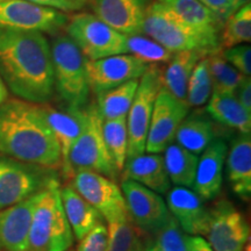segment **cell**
Segmentation results:
<instances>
[{
    "instance_id": "f546056e",
    "label": "cell",
    "mask_w": 251,
    "mask_h": 251,
    "mask_svg": "<svg viewBox=\"0 0 251 251\" xmlns=\"http://www.w3.org/2000/svg\"><path fill=\"white\" fill-rule=\"evenodd\" d=\"M107 251H144L150 242H147V235L137 228L130 219L109 222Z\"/></svg>"
},
{
    "instance_id": "52a82bcc",
    "label": "cell",
    "mask_w": 251,
    "mask_h": 251,
    "mask_svg": "<svg viewBox=\"0 0 251 251\" xmlns=\"http://www.w3.org/2000/svg\"><path fill=\"white\" fill-rule=\"evenodd\" d=\"M67 33L87 61L127 54L126 35L94 14L75 15L67 25Z\"/></svg>"
},
{
    "instance_id": "f6af8a7d",
    "label": "cell",
    "mask_w": 251,
    "mask_h": 251,
    "mask_svg": "<svg viewBox=\"0 0 251 251\" xmlns=\"http://www.w3.org/2000/svg\"><path fill=\"white\" fill-rule=\"evenodd\" d=\"M144 251H159V250H158V248L155 246V243L150 242L148 246H147L146 249H144Z\"/></svg>"
},
{
    "instance_id": "5bb4252c",
    "label": "cell",
    "mask_w": 251,
    "mask_h": 251,
    "mask_svg": "<svg viewBox=\"0 0 251 251\" xmlns=\"http://www.w3.org/2000/svg\"><path fill=\"white\" fill-rule=\"evenodd\" d=\"M128 216L130 221L148 235H153L170 218V212L163 198L133 180H122Z\"/></svg>"
},
{
    "instance_id": "5b68a950",
    "label": "cell",
    "mask_w": 251,
    "mask_h": 251,
    "mask_svg": "<svg viewBox=\"0 0 251 251\" xmlns=\"http://www.w3.org/2000/svg\"><path fill=\"white\" fill-rule=\"evenodd\" d=\"M55 89L69 106L81 108L90 94L86 58L68 35L55 37L50 45Z\"/></svg>"
},
{
    "instance_id": "3957f363",
    "label": "cell",
    "mask_w": 251,
    "mask_h": 251,
    "mask_svg": "<svg viewBox=\"0 0 251 251\" xmlns=\"http://www.w3.org/2000/svg\"><path fill=\"white\" fill-rule=\"evenodd\" d=\"M141 31L172 54L196 51L208 56L218 52L221 47V37L208 35L188 26L156 0L147 8Z\"/></svg>"
},
{
    "instance_id": "ba28073f",
    "label": "cell",
    "mask_w": 251,
    "mask_h": 251,
    "mask_svg": "<svg viewBox=\"0 0 251 251\" xmlns=\"http://www.w3.org/2000/svg\"><path fill=\"white\" fill-rule=\"evenodd\" d=\"M162 74L158 69L150 67L140 78L139 87L127 114L128 151L127 159L146 152L150 119L157 93L162 87Z\"/></svg>"
},
{
    "instance_id": "9a60e30c",
    "label": "cell",
    "mask_w": 251,
    "mask_h": 251,
    "mask_svg": "<svg viewBox=\"0 0 251 251\" xmlns=\"http://www.w3.org/2000/svg\"><path fill=\"white\" fill-rule=\"evenodd\" d=\"M151 65L133 55H114L87 61L86 71L90 90L96 94L114 89L133 79H140Z\"/></svg>"
},
{
    "instance_id": "7bdbcfd3",
    "label": "cell",
    "mask_w": 251,
    "mask_h": 251,
    "mask_svg": "<svg viewBox=\"0 0 251 251\" xmlns=\"http://www.w3.org/2000/svg\"><path fill=\"white\" fill-rule=\"evenodd\" d=\"M8 98V90L7 87L5 86L4 81H2L1 78H0V105L5 101L6 99Z\"/></svg>"
},
{
    "instance_id": "8d00e7d4",
    "label": "cell",
    "mask_w": 251,
    "mask_h": 251,
    "mask_svg": "<svg viewBox=\"0 0 251 251\" xmlns=\"http://www.w3.org/2000/svg\"><path fill=\"white\" fill-rule=\"evenodd\" d=\"M220 54L243 76H251V47L249 43L226 48Z\"/></svg>"
},
{
    "instance_id": "1f68e13d",
    "label": "cell",
    "mask_w": 251,
    "mask_h": 251,
    "mask_svg": "<svg viewBox=\"0 0 251 251\" xmlns=\"http://www.w3.org/2000/svg\"><path fill=\"white\" fill-rule=\"evenodd\" d=\"M222 45L230 48L251 41V2L247 0L240 8L231 14L221 31Z\"/></svg>"
},
{
    "instance_id": "484cf974",
    "label": "cell",
    "mask_w": 251,
    "mask_h": 251,
    "mask_svg": "<svg viewBox=\"0 0 251 251\" xmlns=\"http://www.w3.org/2000/svg\"><path fill=\"white\" fill-rule=\"evenodd\" d=\"M206 55L196 51L176 52L162 75V86L179 100L186 101L187 85L194 67Z\"/></svg>"
},
{
    "instance_id": "8992f818",
    "label": "cell",
    "mask_w": 251,
    "mask_h": 251,
    "mask_svg": "<svg viewBox=\"0 0 251 251\" xmlns=\"http://www.w3.org/2000/svg\"><path fill=\"white\" fill-rule=\"evenodd\" d=\"M102 118L97 105L85 109V124L69 153L72 172L89 170L114 180L118 171L113 165L102 136Z\"/></svg>"
},
{
    "instance_id": "f35d334b",
    "label": "cell",
    "mask_w": 251,
    "mask_h": 251,
    "mask_svg": "<svg viewBox=\"0 0 251 251\" xmlns=\"http://www.w3.org/2000/svg\"><path fill=\"white\" fill-rule=\"evenodd\" d=\"M201 4L214 13L220 20H226L234 14L247 0H199Z\"/></svg>"
},
{
    "instance_id": "74e56055",
    "label": "cell",
    "mask_w": 251,
    "mask_h": 251,
    "mask_svg": "<svg viewBox=\"0 0 251 251\" xmlns=\"http://www.w3.org/2000/svg\"><path fill=\"white\" fill-rule=\"evenodd\" d=\"M108 231L105 225L93 227L83 238L78 241L76 251H107Z\"/></svg>"
},
{
    "instance_id": "f1b7e54d",
    "label": "cell",
    "mask_w": 251,
    "mask_h": 251,
    "mask_svg": "<svg viewBox=\"0 0 251 251\" xmlns=\"http://www.w3.org/2000/svg\"><path fill=\"white\" fill-rule=\"evenodd\" d=\"M139 80L133 79L126 81L114 89L97 94L98 96L97 108L103 121L127 117L139 87Z\"/></svg>"
},
{
    "instance_id": "d590c367",
    "label": "cell",
    "mask_w": 251,
    "mask_h": 251,
    "mask_svg": "<svg viewBox=\"0 0 251 251\" xmlns=\"http://www.w3.org/2000/svg\"><path fill=\"white\" fill-rule=\"evenodd\" d=\"M153 243L159 251H186L188 235L181 229L177 220L172 215L153 234Z\"/></svg>"
},
{
    "instance_id": "d4e9b609",
    "label": "cell",
    "mask_w": 251,
    "mask_h": 251,
    "mask_svg": "<svg viewBox=\"0 0 251 251\" xmlns=\"http://www.w3.org/2000/svg\"><path fill=\"white\" fill-rule=\"evenodd\" d=\"M206 111L216 122L240 131L250 134L251 113L241 105L235 94L213 92Z\"/></svg>"
},
{
    "instance_id": "836d02e7",
    "label": "cell",
    "mask_w": 251,
    "mask_h": 251,
    "mask_svg": "<svg viewBox=\"0 0 251 251\" xmlns=\"http://www.w3.org/2000/svg\"><path fill=\"white\" fill-rule=\"evenodd\" d=\"M213 93V81L208 59L202 57L194 67L187 85L186 102L190 107H199L208 102Z\"/></svg>"
},
{
    "instance_id": "b9f144b4",
    "label": "cell",
    "mask_w": 251,
    "mask_h": 251,
    "mask_svg": "<svg viewBox=\"0 0 251 251\" xmlns=\"http://www.w3.org/2000/svg\"><path fill=\"white\" fill-rule=\"evenodd\" d=\"M186 251H214L209 243L201 236H190L187 237Z\"/></svg>"
},
{
    "instance_id": "8fae6325",
    "label": "cell",
    "mask_w": 251,
    "mask_h": 251,
    "mask_svg": "<svg viewBox=\"0 0 251 251\" xmlns=\"http://www.w3.org/2000/svg\"><path fill=\"white\" fill-rule=\"evenodd\" d=\"M208 229L205 236L214 251H244L249 242L250 227L246 216L233 203L220 200L209 208Z\"/></svg>"
},
{
    "instance_id": "30bf717a",
    "label": "cell",
    "mask_w": 251,
    "mask_h": 251,
    "mask_svg": "<svg viewBox=\"0 0 251 251\" xmlns=\"http://www.w3.org/2000/svg\"><path fill=\"white\" fill-rule=\"evenodd\" d=\"M72 187L108 222L128 219L121 188L111 178L89 170L75 172Z\"/></svg>"
},
{
    "instance_id": "9c48e42d",
    "label": "cell",
    "mask_w": 251,
    "mask_h": 251,
    "mask_svg": "<svg viewBox=\"0 0 251 251\" xmlns=\"http://www.w3.org/2000/svg\"><path fill=\"white\" fill-rule=\"evenodd\" d=\"M50 169L0 155V209L40 192L52 179Z\"/></svg>"
},
{
    "instance_id": "ab89813d",
    "label": "cell",
    "mask_w": 251,
    "mask_h": 251,
    "mask_svg": "<svg viewBox=\"0 0 251 251\" xmlns=\"http://www.w3.org/2000/svg\"><path fill=\"white\" fill-rule=\"evenodd\" d=\"M26 1L41 6V7L62 12V13H69V12H75L80 9L71 0H26Z\"/></svg>"
},
{
    "instance_id": "4316f807",
    "label": "cell",
    "mask_w": 251,
    "mask_h": 251,
    "mask_svg": "<svg viewBox=\"0 0 251 251\" xmlns=\"http://www.w3.org/2000/svg\"><path fill=\"white\" fill-rule=\"evenodd\" d=\"M175 140L181 148L194 155H200L215 140V128L211 121L203 117L191 115L180 124Z\"/></svg>"
},
{
    "instance_id": "e0dca14e",
    "label": "cell",
    "mask_w": 251,
    "mask_h": 251,
    "mask_svg": "<svg viewBox=\"0 0 251 251\" xmlns=\"http://www.w3.org/2000/svg\"><path fill=\"white\" fill-rule=\"evenodd\" d=\"M41 191L17 205L0 209V251H27L31 219Z\"/></svg>"
},
{
    "instance_id": "277c9868",
    "label": "cell",
    "mask_w": 251,
    "mask_h": 251,
    "mask_svg": "<svg viewBox=\"0 0 251 251\" xmlns=\"http://www.w3.org/2000/svg\"><path fill=\"white\" fill-rule=\"evenodd\" d=\"M56 178L47 184L33 213L27 251H68L74 244V233L62 206Z\"/></svg>"
},
{
    "instance_id": "ffe728a7",
    "label": "cell",
    "mask_w": 251,
    "mask_h": 251,
    "mask_svg": "<svg viewBox=\"0 0 251 251\" xmlns=\"http://www.w3.org/2000/svg\"><path fill=\"white\" fill-rule=\"evenodd\" d=\"M228 147L224 140L212 141L198 161L196 178L192 185L193 191L203 201L215 199L222 187V174L227 156Z\"/></svg>"
},
{
    "instance_id": "7402d4cb",
    "label": "cell",
    "mask_w": 251,
    "mask_h": 251,
    "mask_svg": "<svg viewBox=\"0 0 251 251\" xmlns=\"http://www.w3.org/2000/svg\"><path fill=\"white\" fill-rule=\"evenodd\" d=\"M227 179L231 190L247 201L251 197V137L240 134L230 144L226 156Z\"/></svg>"
},
{
    "instance_id": "ac0fdd59",
    "label": "cell",
    "mask_w": 251,
    "mask_h": 251,
    "mask_svg": "<svg viewBox=\"0 0 251 251\" xmlns=\"http://www.w3.org/2000/svg\"><path fill=\"white\" fill-rule=\"evenodd\" d=\"M166 207L185 233L205 236L211 213L194 191L181 186L170 188L166 194Z\"/></svg>"
},
{
    "instance_id": "44dd1931",
    "label": "cell",
    "mask_w": 251,
    "mask_h": 251,
    "mask_svg": "<svg viewBox=\"0 0 251 251\" xmlns=\"http://www.w3.org/2000/svg\"><path fill=\"white\" fill-rule=\"evenodd\" d=\"M122 180L136 181L158 194L168 193L171 188L164 159L159 153H142L127 159L122 170Z\"/></svg>"
},
{
    "instance_id": "cb8c5ba5",
    "label": "cell",
    "mask_w": 251,
    "mask_h": 251,
    "mask_svg": "<svg viewBox=\"0 0 251 251\" xmlns=\"http://www.w3.org/2000/svg\"><path fill=\"white\" fill-rule=\"evenodd\" d=\"M188 26L212 36L221 37L225 23L199 0H156Z\"/></svg>"
},
{
    "instance_id": "603a6c76",
    "label": "cell",
    "mask_w": 251,
    "mask_h": 251,
    "mask_svg": "<svg viewBox=\"0 0 251 251\" xmlns=\"http://www.w3.org/2000/svg\"><path fill=\"white\" fill-rule=\"evenodd\" d=\"M59 194L65 216L77 241L85 236L97 225L103 222L100 213L70 185L59 188Z\"/></svg>"
},
{
    "instance_id": "7a4b0ae2",
    "label": "cell",
    "mask_w": 251,
    "mask_h": 251,
    "mask_svg": "<svg viewBox=\"0 0 251 251\" xmlns=\"http://www.w3.org/2000/svg\"><path fill=\"white\" fill-rule=\"evenodd\" d=\"M0 155L56 170L61 151L41 103L7 98L0 105Z\"/></svg>"
},
{
    "instance_id": "83f0119b",
    "label": "cell",
    "mask_w": 251,
    "mask_h": 251,
    "mask_svg": "<svg viewBox=\"0 0 251 251\" xmlns=\"http://www.w3.org/2000/svg\"><path fill=\"white\" fill-rule=\"evenodd\" d=\"M164 165L169 179L176 186L192 187L196 178L199 157L181 148L179 144L170 143L164 150Z\"/></svg>"
},
{
    "instance_id": "d6986e66",
    "label": "cell",
    "mask_w": 251,
    "mask_h": 251,
    "mask_svg": "<svg viewBox=\"0 0 251 251\" xmlns=\"http://www.w3.org/2000/svg\"><path fill=\"white\" fill-rule=\"evenodd\" d=\"M93 14L124 35L142 34L148 0H91Z\"/></svg>"
},
{
    "instance_id": "d6a6232c",
    "label": "cell",
    "mask_w": 251,
    "mask_h": 251,
    "mask_svg": "<svg viewBox=\"0 0 251 251\" xmlns=\"http://www.w3.org/2000/svg\"><path fill=\"white\" fill-rule=\"evenodd\" d=\"M213 81V92L234 94L244 77L222 57L220 51L207 56Z\"/></svg>"
},
{
    "instance_id": "2e32d148",
    "label": "cell",
    "mask_w": 251,
    "mask_h": 251,
    "mask_svg": "<svg viewBox=\"0 0 251 251\" xmlns=\"http://www.w3.org/2000/svg\"><path fill=\"white\" fill-rule=\"evenodd\" d=\"M46 119L54 133L61 151V170L67 179H72V172L69 164V153L83 130L85 124V111L81 108L69 106L65 109L55 108L48 103H41Z\"/></svg>"
},
{
    "instance_id": "7c38bea8",
    "label": "cell",
    "mask_w": 251,
    "mask_h": 251,
    "mask_svg": "<svg viewBox=\"0 0 251 251\" xmlns=\"http://www.w3.org/2000/svg\"><path fill=\"white\" fill-rule=\"evenodd\" d=\"M190 106L185 100H179L164 87L157 93L151 119H150L146 151L161 153L175 140L177 129L188 115Z\"/></svg>"
},
{
    "instance_id": "60d3db41",
    "label": "cell",
    "mask_w": 251,
    "mask_h": 251,
    "mask_svg": "<svg viewBox=\"0 0 251 251\" xmlns=\"http://www.w3.org/2000/svg\"><path fill=\"white\" fill-rule=\"evenodd\" d=\"M234 94L241 105L251 113V79L249 76L242 78Z\"/></svg>"
},
{
    "instance_id": "4fadbf2b",
    "label": "cell",
    "mask_w": 251,
    "mask_h": 251,
    "mask_svg": "<svg viewBox=\"0 0 251 251\" xmlns=\"http://www.w3.org/2000/svg\"><path fill=\"white\" fill-rule=\"evenodd\" d=\"M68 24L67 14L26 0H0V28L55 34Z\"/></svg>"
},
{
    "instance_id": "6da1fadb",
    "label": "cell",
    "mask_w": 251,
    "mask_h": 251,
    "mask_svg": "<svg viewBox=\"0 0 251 251\" xmlns=\"http://www.w3.org/2000/svg\"><path fill=\"white\" fill-rule=\"evenodd\" d=\"M0 78L17 98L48 103L55 80L51 49L45 34L0 28Z\"/></svg>"
},
{
    "instance_id": "ee69618b",
    "label": "cell",
    "mask_w": 251,
    "mask_h": 251,
    "mask_svg": "<svg viewBox=\"0 0 251 251\" xmlns=\"http://www.w3.org/2000/svg\"><path fill=\"white\" fill-rule=\"evenodd\" d=\"M71 1L74 2V4H76L78 7L81 8V7H84L86 4H89L91 0H71Z\"/></svg>"
},
{
    "instance_id": "e575fe53",
    "label": "cell",
    "mask_w": 251,
    "mask_h": 251,
    "mask_svg": "<svg viewBox=\"0 0 251 251\" xmlns=\"http://www.w3.org/2000/svg\"><path fill=\"white\" fill-rule=\"evenodd\" d=\"M126 48L127 54L133 55L150 65L169 62L174 56L158 42L144 36L143 34L126 35Z\"/></svg>"
},
{
    "instance_id": "4dcf8cb0",
    "label": "cell",
    "mask_w": 251,
    "mask_h": 251,
    "mask_svg": "<svg viewBox=\"0 0 251 251\" xmlns=\"http://www.w3.org/2000/svg\"><path fill=\"white\" fill-rule=\"evenodd\" d=\"M102 136L106 149L118 174L124 170L127 161L128 130L127 117H121L102 122Z\"/></svg>"
}]
</instances>
